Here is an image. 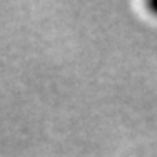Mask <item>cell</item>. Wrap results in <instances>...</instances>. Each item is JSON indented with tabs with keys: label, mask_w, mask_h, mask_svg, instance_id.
<instances>
[{
	"label": "cell",
	"mask_w": 157,
	"mask_h": 157,
	"mask_svg": "<svg viewBox=\"0 0 157 157\" xmlns=\"http://www.w3.org/2000/svg\"><path fill=\"white\" fill-rule=\"evenodd\" d=\"M149 10H151L152 15L157 17V0H152V2L149 3Z\"/></svg>",
	"instance_id": "obj_1"
}]
</instances>
